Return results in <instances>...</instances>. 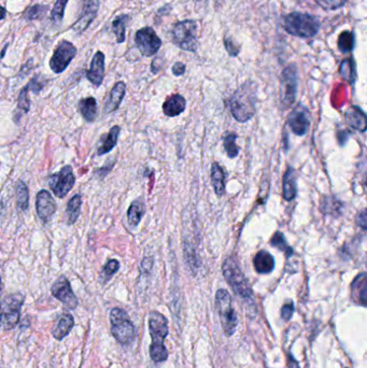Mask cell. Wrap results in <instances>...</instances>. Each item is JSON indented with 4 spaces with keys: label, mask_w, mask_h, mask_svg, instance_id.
Instances as JSON below:
<instances>
[{
    "label": "cell",
    "mask_w": 367,
    "mask_h": 368,
    "mask_svg": "<svg viewBox=\"0 0 367 368\" xmlns=\"http://www.w3.org/2000/svg\"><path fill=\"white\" fill-rule=\"evenodd\" d=\"M257 90L252 83H245L233 94L228 107L235 120L240 123L250 120L255 113Z\"/></svg>",
    "instance_id": "1"
},
{
    "label": "cell",
    "mask_w": 367,
    "mask_h": 368,
    "mask_svg": "<svg viewBox=\"0 0 367 368\" xmlns=\"http://www.w3.org/2000/svg\"><path fill=\"white\" fill-rule=\"evenodd\" d=\"M149 332L152 343L150 346V357L156 363H162L168 359V351L164 340L168 335V320L161 312L151 311L149 314Z\"/></svg>",
    "instance_id": "2"
},
{
    "label": "cell",
    "mask_w": 367,
    "mask_h": 368,
    "mask_svg": "<svg viewBox=\"0 0 367 368\" xmlns=\"http://www.w3.org/2000/svg\"><path fill=\"white\" fill-rule=\"evenodd\" d=\"M224 278L232 287L233 291L243 298V301L253 306V294L246 277L241 271L236 259L230 256L226 259L222 265Z\"/></svg>",
    "instance_id": "3"
},
{
    "label": "cell",
    "mask_w": 367,
    "mask_h": 368,
    "mask_svg": "<svg viewBox=\"0 0 367 368\" xmlns=\"http://www.w3.org/2000/svg\"><path fill=\"white\" fill-rule=\"evenodd\" d=\"M284 28L292 36L313 38L319 32L320 23L310 14L293 12L284 18Z\"/></svg>",
    "instance_id": "4"
},
{
    "label": "cell",
    "mask_w": 367,
    "mask_h": 368,
    "mask_svg": "<svg viewBox=\"0 0 367 368\" xmlns=\"http://www.w3.org/2000/svg\"><path fill=\"white\" fill-rule=\"evenodd\" d=\"M216 308L224 333L228 337L233 336L238 326V319L233 307L232 297L226 290L220 289L216 292Z\"/></svg>",
    "instance_id": "5"
},
{
    "label": "cell",
    "mask_w": 367,
    "mask_h": 368,
    "mask_svg": "<svg viewBox=\"0 0 367 368\" xmlns=\"http://www.w3.org/2000/svg\"><path fill=\"white\" fill-rule=\"evenodd\" d=\"M111 333L117 343L129 345L135 339V326L129 314L121 308H113L110 311Z\"/></svg>",
    "instance_id": "6"
},
{
    "label": "cell",
    "mask_w": 367,
    "mask_h": 368,
    "mask_svg": "<svg viewBox=\"0 0 367 368\" xmlns=\"http://www.w3.org/2000/svg\"><path fill=\"white\" fill-rule=\"evenodd\" d=\"M197 23L191 20H182L173 30V40L182 50L195 52L197 49Z\"/></svg>",
    "instance_id": "7"
},
{
    "label": "cell",
    "mask_w": 367,
    "mask_h": 368,
    "mask_svg": "<svg viewBox=\"0 0 367 368\" xmlns=\"http://www.w3.org/2000/svg\"><path fill=\"white\" fill-rule=\"evenodd\" d=\"M25 298L21 293L11 294L4 298L1 305V324L4 330H12L20 321L21 309Z\"/></svg>",
    "instance_id": "8"
},
{
    "label": "cell",
    "mask_w": 367,
    "mask_h": 368,
    "mask_svg": "<svg viewBox=\"0 0 367 368\" xmlns=\"http://www.w3.org/2000/svg\"><path fill=\"white\" fill-rule=\"evenodd\" d=\"M76 177L70 166L62 168L61 172L52 174L49 178V186L54 193L55 196L64 198L74 189Z\"/></svg>",
    "instance_id": "9"
},
{
    "label": "cell",
    "mask_w": 367,
    "mask_h": 368,
    "mask_svg": "<svg viewBox=\"0 0 367 368\" xmlns=\"http://www.w3.org/2000/svg\"><path fill=\"white\" fill-rule=\"evenodd\" d=\"M298 90V69L296 65H290L282 71L281 102L284 108L290 107L296 102Z\"/></svg>",
    "instance_id": "10"
},
{
    "label": "cell",
    "mask_w": 367,
    "mask_h": 368,
    "mask_svg": "<svg viewBox=\"0 0 367 368\" xmlns=\"http://www.w3.org/2000/svg\"><path fill=\"white\" fill-rule=\"evenodd\" d=\"M77 54V48L69 41H62L55 49L50 61V68L53 73H61L66 71V68L71 63Z\"/></svg>",
    "instance_id": "11"
},
{
    "label": "cell",
    "mask_w": 367,
    "mask_h": 368,
    "mask_svg": "<svg viewBox=\"0 0 367 368\" xmlns=\"http://www.w3.org/2000/svg\"><path fill=\"white\" fill-rule=\"evenodd\" d=\"M136 45L144 57H152L160 50L162 41L151 28L138 30L135 37Z\"/></svg>",
    "instance_id": "12"
},
{
    "label": "cell",
    "mask_w": 367,
    "mask_h": 368,
    "mask_svg": "<svg viewBox=\"0 0 367 368\" xmlns=\"http://www.w3.org/2000/svg\"><path fill=\"white\" fill-rule=\"evenodd\" d=\"M51 293L57 299L62 302L68 309L74 310L78 307L79 302H78L77 296L72 291L71 285H70V283L65 275H61L55 281L54 285L51 287Z\"/></svg>",
    "instance_id": "13"
},
{
    "label": "cell",
    "mask_w": 367,
    "mask_h": 368,
    "mask_svg": "<svg viewBox=\"0 0 367 368\" xmlns=\"http://www.w3.org/2000/svg\"><path fill=\"white\" fill-rule=\"evenodd\" d=\"M36 201L37 215L40 218L41 221L47 223L57 213V203L53 199L52 195L45 190L40 191L37 194Z\"/></svg>",
    "instance_id": "14"
},
{
    "label": "cell",
    "mask_w": 367,
    "mask_h": 368,
    "mask_svg": "<svg viewBox=\"0 0 367 368\" xmlns=\"http://www.w3.org/2000/svg\"><path fill=\"white\" fill-rule=\"evenodd\" d=\"M98 8H100V0H83L81 16L74 25L76 32L81 34L90 26L91 23L96 18Z\"/></svg>",
    "instance_id": "15"
},
{
    "label": "cell",
    "mask_w": 367,
    "mask_h": 368,
    "mask_svg": "<svg viewBox=\"0 0 367 368\" xmlns=\"http://www.w3.org/2000/svg\"><path fill=\"white\" fill-rule=\"evenodd\" d=\"M289 126L292 129L293 133L298 136H303L307 133L309 127V116L308 111L305 107H296L294 110L291 112L289 117Z\"/></svg>",
    "instance_id": "16"
},
{
    "label": "cell",
    "mask_w": 367,
    "mask_h": 368,
    "mask_svg": "<svg viewBox=\"0 0 367 368\" xmlns=\"http://www.w3.org/2000/svg\"><path fill=\"white\" fill-rule=\"evenodd\" d=\"M105 77V55L97 52L92 59L91 68L86 71V78L95 86H100Z\"/></svg>",
    "instance_id": "17"
},
{
    "label": "cell",
    "mask_w": 367,
    "mask_h": 368,
    "mask_svg": "<svg viewBox=\"0 0 367 368\" xmlns=\"http://www.w3.org/2000/svg\"><path fill=\"white\" fill-rule=\"evenodd\" d=\"M354 301L361 306H367V273H361L351 285Z\"/></svg>",
    "instance_id": "18"
},
{
    "label": "cell",
    "mask_w": 367,
    "mask_h": 368,
    "mask_svg": "<svg viewBox=\"0 0 367 368\" xmlns=\"http://www.w3.org/2000/svg\"><path fill=\"white\" fill-rule=\"evenodd\" d=\"M185 106H187V102H185V97L179 94H175V95L169 96L166 102L163 104V112L165 116L174 118V117L180 116L181 113L185 110Z\"/></svg>",
    "instance_id": "19"
},
{
    "label": "cell",
    "mask_w": 367,
    "mask_h": 368,
    "mask_svg": "<svg viewBox=\"0 0 367 368\" xmlns=\"http://www.w3.org/2000/svg\"><path fill=\"white\" fill-rule=\"evenodd\" d=\"M346 121L356 131L364 133L367 129V116L358 107H351L346 112Z\"/></svg>",
    "instance_id": "20"
},
{
    "label": "cell",
    "mask_w": 367,
    "mask_h": 368,
    "mask_svg": "<svg viewBox=\"0 0 367 368\" xmlns=\"http://www.w3.org/2000/svg\"><path fill=\"white\" fill-rule=\"evenodd\" d=\"M75 326V319L71 314H63L57 321L54 328L52 330V335L57 340H63L72 328Z\"/></svg>",
    "instance_id": "21"
},
{
    "label": "cell",
    "mask_w": 367,
    "mask_h": 368,
    "mask_svg": "<svg viewBox=\"0 0 367 368\" xmlns=\"http://www.w3.org/2000/svg\"><path fill=\"white\" fill-rule=\"evenodd\" d=\"M125 92H127V85H125L124 82H117V83L113 86L108 100H107L106 107H105L106 113L113 112V111L119 108L120 105L123 102V98H124Z\"/></svg>",
    "instance_id": "22"
},
{
    "label": "cell",
    "mask_w": 367,
    "mask_h": 368,
    "mask_svg": "<svg viewBox=\"0 0 367 368\" xmlns=\"http://www.w3.org/2000/svg\"><path fill=\"white\" fill-rule=\"evenodd\" d=\"M253 265L257 273H269L274 271L275 260L271 253H268L267 251H260L253 260Z\"/></svg>",
    "instance_id": "23"
},
{
    "label": "cell",
    "mask_w": 367,
    "mask_h": 368,
    "mask_svg": "<svg viewBox=\"0 0 367 368\" xmlns=\"http://www.w3.org/2000/svg\"><path fill=\"white\" fill-rule=\"evenodd\" d=\"M211 182L216 194L222 196L226 193V174L218 163L212 164Z\"/></svg>",
    "instance_id": "24"
},
{
    "label": "cell",
    "mask_w": 367,
    "mask_h": 368,
    "mask_svg": "<svg viewBox=\"0 0 367 368\" xmlns=\"http://www.w3.org/2000/svg\"><path fill=\"white\" fill-rule=\"evenodd\" d=\"M30 85H26L21 90L20 95L18 98V107H16V112H14V122H20L21 118H22L25 113L30 111V100L28 93H30Z\"/></svg>",
    "instance_id": "25"
},
{
    "label": "cell",
    "mask_w": 367,
    "mask_h": 368,
    "mask_svg": "<svg viewBox=\"0 0 367 368\" xmlns=\"http://www.w3.org/2000/svg\"><path fill=\"white\" fill-rule=\"evenodd\" d=\"M82 199L80 195H75L70 199L66 208L65 219L68 225H74L77 222L81 210Z\"/></svg>",
    "instance_id": "26"
},
{
    "label": "cell",
    "mask_w": 367,
    "mask_h": 368,
    "mask_svg": "<svg viewBox=\"0 0 367 368\" xmlns=\"http://www.w3.org/2000/svg\"><path fill=\"white\" fill-rule=\"evenodd\" d=\"M120 131H121V129L117 125H115L109 131L108 135L105 136L102 145L98 148V151H97L98 155H104V154L109 153L117 146Z\"/></svg>",
    "instance_id": "27"
},
{
    "label": "cell",
    "mask_w": 367,
    "mask_h": 368,
    "mask_svg": "<svg viewBox=\"0 0 367 368\" xmlns=\"http://www.w3.org/2000/svg\"><path fill=\"white\" fill-rule=\"evenodd\" d=\"M79 110L88 122H94L97 117V102L94 97L83 98L80 100Z\"/></svg>",
    "instance_id": "28"
},
{
    "label": "cell",
    "mask_w": 367,
    "mask_h": 368,
    "mask_svg": "<svg viewBox=\"0 0 367 368\" xmlns=\"http://www.w3.org/2000/svg\"><path fill=\"white\" fill-rule=\"evenodd\" d=\"M144 205L141 201H135L129 206V211H127V219L131 227L135 228L139 225L141 222L142 217L144 215Z\"/></svg>",
    "instance_id": "29"
},
{
    "label": "cell",
    "mask_w": 367,
    "mask_h": 368,
    "mask_svg": "<svg viewBox=\"0 0 367 368\" xmlns=\"http://www.w3.org/2000/svg\"><path fill=\"white\" fill-rule=\"evenodd\" d=\"M296 195V174L292 168H288L284 178V197L286 201H292Z\"/></svg>",
    "instance_id": "30"
},
{
    "label": "cell",
    "mask_w": 367,
    "mask_h": 368,
    "mask_svg": "<svg viewBox=\"0 0 367 368\" xmlns=\"http://www.w3.org/2000/svg\"><path fill=\"white\" fill-rule=\"evenodd\" d=\"M16 201H18V209L22 211L28 210V205H30V193L25 182L18 181L16 186Z\"/></svg>",
    "instance_id": "31"
},
{
    "label": "cell",
    "mask_w": 367,
    "mask_h": 368,
    "mask_svg": "<svg viewBox=\"0 0 367 368\" xmlns=\"http://www.w3.org/2000/svg\"><path fill=\"white\" fill-rule=\"evenodd\" d=\"M129 16H119L112 23V30L117 37V43H123L125 40V30L129 23Z\"/></svg>",
    "instance_id": "32"
},
{
    "label": "cell",
    "mask_w": 367,
    "mask_h": 368,
    "mask_svg": "<svg viewBox=\"0 0 367 368\" xmlns=\"http://www.w3.org/2000/svg\"><path fill=\"white\" fill-rule=\"evenodd\" d=\"M356 44V38L351 32H344L338 37V49L342 53L351 52Z\"/></svg>",
    "instance_id": "33"
},
{
    "label": "cell",
    "mask_w": 367,
    "mask_h": 368,
    "mask_svg": "<svg viewBox=\"0 0 367 368\" xmlns=\"http://www.w3.org/2000/svg\"><path fill=\"white\" fill-rule=\"evenodd\" d=\"M339 73L344 79L354 83L356 80V65L351 59H344L340 64Z\"/></svg>",
    "instance_id": "34"
},
{
    "label": "cell",
    "mask_w": 367,
    "mask_h": 368,
    "mask_svg": "<svg viewBox=\"0 0 367 368\" xmlns=\"http://www.w3.org/2000/svg\"><path fill=\"white\" fill-rule=\"evenodd\" d=\"M272 246L275 247V248L279 249L280 251L286 254V258H290L293 254L292 248L289 246L288 242H286V238H284V234L282 233H276L275 235L273 236V238L271 239Z\"/></svg>",
    "instance_id": "35"
},
{
    "label": "cell",
    "mask_w": 367,
    "mask_h": 368,
    "mask_svg": "<svg viewBox=\"0 0 367 368\" xmlns=\"http://www.w3.org/2000/svg\"><path fill=\"white\" fill-rule=\"evenodd\" d=\"M321 210H322V213H329V215L339 213L342 210V203L334 197H325V201L321 203Z\"/></svg>",
    "instance_id": "36"
},
{
    "label": "cell",
    "mask_w": 367,
    "mask_h": 368,
    "mask_svg": "<svg viewBox=\"0 0 367 368\" xmlns=\"http://www.w3.org/2000/svg\"><path fill=\"white\" fill-rule=\"evenodd\" d=\"M237 135L235 133H228L224 137V148H226V153L231 158H236L239 153V148L236 145Z\"/></svg>",
    "instance_id": "37"
},
{
    "label": "cell",
    "mask_w": 367,
    "mask_h": 368,
    "mask_svg": "<svg viewBox=\"0 0 367 368\" xmlns=\"http://www.w3.org/2000/svg\"><path fill=\"white\" fill-rule=\"evenodd\" d=\"M120 269V263L117 260H111L105 265L104 269H103L102 275H100V279H102L103 283H108L112 275L117 273Z\"/></svg>",
    "instance_id": "38"
},
{
    "label": "cell",
    "mask_w": 367,
    "mask_h": 368,
    "mask_svg": "<svg viewBox=\"0 0 367 368\" xmlns=\"http://www.w3.org/2000/svg\"><path fill=\"white\" fill-rule=\"evenodd\" d=\"M67 3L68 0H57V3H55L52 13H51V18H52L55 24H59L63 20Z\"/></svg>",
    "instance_id": "39"
},
{
    "label": "cell",
    "mask_w": 367,
    "mask_h": 368,
    "mask_svg": "<svg viewBox=\"0 0 367 368\" xmlns=\"http://www.w3.org/2000/svg\"><path fill=\"white\" fill-rule=\"evenodd\" d=\"M315 1L325 10H336L347 3V0H315Z\"/></svg>",
    "instance_id": "40"
},
{
    "label": "cell",
    "mask_w": 367,
    "mask_h": 368,
    "mask_svg": "<svg viewBox=\"0 0 367 368\" xmlns=\"http://www.w3.org/2000/svg\"><path fill=\"white\" fill-rule=\"evenodd\" d=\"M45 12H47L45 6L36 5L28 9V11L25 13V18L28 20H37V18H40L41 16H45Z\"/></svg>",
    "instance_id": "41"
},
{
    "label": "cell",
    "mask_w": 367,
    "mask_h": 368,
    "mask_svg": "<svg viewBox=\"0 0 367 368\" xmlns=\"http://www.w3.org/2000/svg\"><path fill=\"white\" fill-rule=\"evenodd\" d=\"M224 45H226V51H228V54L231 57H237L239 54V50H240V47L236 44L234 40L232 38H226L224 39Z\"/></svg>",
    "instance_id": "42"
},
{
    "label": "cell",
    "mask_w": 367,
    "mask_h": 368,
    "mask_svg": "<svg viewBox=\"0 0 367 368\" xmlns=\"http://www.w3.org/2000/svg\"><path fill=\"white\" fill-rule=\"evenodd\" d=\"M293 312H294V305L293 303H288L282 307L281 316L284 321H289L292 318Z\"/></svg>",
    "instance_id": "43"
},
{
    "label": "cell",
    "mask_w": 367,
    "mask_h": 368,
    "mask_svg": "<svg viewBox=\"0 0 367 368\" xmlns=\"http://www.w3.org/2000/svg\"><path fill=\"white\" fill-rule=\"evenodd\" d=\"M356 223L361 228L367 231V209L359 213L358 217H356Z\"/></svg>",
    "instance_id": "44"
},
{
    "label": "cell",
    "mask_w": 367,
    "mask_h": 368,
    "mask_svg": "<svg viewBox=\"0 0 367 368\" xmlns=\"http://www.w3.org/2000/svg\"><path fill=\"white\" fill-rule=\"evenodd\" d=\"M28 85H30V90H33L35 93H38V92L42 90L45 84H43V82L39 81L38 78L36 77L28 83Z\"/></svg>",
    "instance_id": "45"
},
{
    "label": "cell",
    "mask_w": 367,
    "mask_h": 368,
    "mask_svg": "<svg viewBox=\"0 0 367 368\" xmlns=\"http://www.w3.org/2000/svg\"><path fill=\"white\" fill-rule=\"evenodd\" d=\"M185 73V65L182 63H176L174 66H173V73H174L176 77H179V76H182L183 73Z\"/></svg>",
    "instance_id": "46"
},
{
    "label": "cell",
    "mask_w": 367,
    "mask_h": 368,
    "mask_svg": "<svg viewBox=\"0 0 367 368\" xmlns=\"http://www.w3.org/2000/svg\"><path fill=\"white\" fill-rule=\"evenodd\" d=\"M288 366L289 368H300L298 362L291 355H288Z\"/></svg>",
    "instance_id": "47"
},
{
    "label": "cell",
    "mask_w": 367,
    "mask_h": 368,
    "mask_svg": "<svg viewBox=\"0 0 367 368\" xmlns=\"http://www.w3.org/2000/svg\"><path fill=\"white\" fill-rule=\"evenodd\" d=\"M5 16H6V9L5 8H3V16H1V18H5Z\"/></svg>",
    "instance_id": "48"
},
{
    "label": "cell",
    "mask_w": 367,
    "mask_h": 368,
    "mask_svg": "<svg viewBox=\"0 0 367 368\" xmlns=\"http://www.w3.org/2000/svg\"><path fill=\"white\" fill-rule=\"evenodd\" d=\"M197 1H201V0H197Z\"/></svg>",
    "instance_id": "49"
},
{
    "label": "cell",
    "mask_w": 367,
    "mask_h": 368,
    "mask_svg": "<svg viewBox=\"0 0 367 368\" xmlns=\"http://www.w3.org/2000/svg\"><path fill=\"white\" fill-rule=\"evenodd\" d=\"M366 186H367V180H366Z\"/></svg>",
    "instance_id": "50"
}]
</instances>
